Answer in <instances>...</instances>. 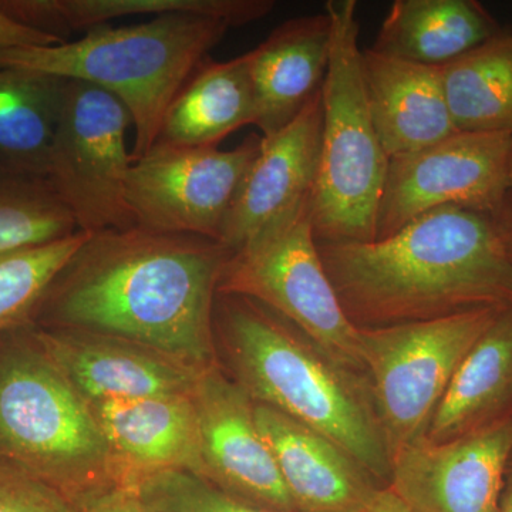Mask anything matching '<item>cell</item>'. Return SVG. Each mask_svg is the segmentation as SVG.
Returning <instances> with one entry per match:
<instances>
[{
  "label": "cell",
  "mask_w": 512,
  "mask_h": 512,
  "mask_svg": "<svg viewBox=\"0 0 512 512\" xmlns=\"http://www.w3.org/2000/svg\"><path fill=\"white\" fill-rule=\"evenodd\" d=\"M229 255L214 239L138 225L89 235L35 318L128 340L202 373L217 366L215 299Z\"/></svg>",
  "instance_id": "cell-1"
},
{
  "label": "cell",
  "mask_w": 512,
  "mask_h": 512,
  "mask_svg": "<svg viewBox=\"0 0 512 512\" xmlns=\"http://www.w3.org/2000/svg\"><path fill=\"white\" fill-rule=\"evenodd\" d=\"M318 248L356 328L512 309V264L490 215L443 207L390 237Z\"/></svg>",
  "instance_id": "cell-2"
},
{
  "label": "cell",
  "mask_w": 512,
  "mask_h": 512,
  "mask_svg": "<svg viewBox=\"0 0 512 512\" xmlns=\"http://www.w3.org/2000/svg\"><path fill=\"white\" fill-rule=\"evenodd\" d=\"M235 382L252 402L335 441L387 487L392 458L365 373L242 296L217 295L214 309Z\"/></svg>",
  "instance_id": "cell-3"
},
{
  "label": "cell",
  "mask_w": 512,
  "mask_h": 512,
  "mask_svg": "<svg viewBox=\"0 0 512 512\" xmlns=\"http://www.w3.org/2000/svg\"><path fill=\"white\" fill-rule=\"evenodd\" d=\"M229 29L212 16L170 13L138 25L100 26L74 42L3 50L0 69L77 80L116 97L133 124L134 163L157 143L168 107Z\"/></svg>",
  "instance_id": "cell-4"
},
{
  "label": "cell",
  "mask_w": 512,
  "mask_h": 512,
  "mask_svg": "<svg viewBox=\"0 0 512 512\" xmlns=\"http://www.w3.org/2000/svg\"><path fill=\"white\" fill-rule=\"evenodd\" d=\"M0 350V458L80 503L123 487V471L89 403L35 336Z\"/></svg>",
  "instance_id": "cell-5"
},
{
  "label": "cell",
  "mask_w": 512,
  "mask_h": 512,
  "mask_svg": "<svg viewBox=\"0 0 512 512\" xmlns=\"http://www.w3.org/2000/svg\"><path fill=\"white\" fill-rule=\"evenodd\" d=\"M330 55L322 90L318 180L311 202L320 242L376 239L377 210L389 158L363 87L356 0H328Z\"/></svg>",
  "instance_id": "cell-6"
},
{
  "label": "cell",
  "mask_w": 512,
  "mask_h": 512,
  "mask_svg": "<svg viewBox=\"0 0 512 512\" xmlns=\"http://www.w3.org/2000/svg\"><path fill=\"white\" fill-rule=\"evenodd\" d=\"M500 312L359 328L360 360L392 461L426 437L458 366Z\"/></svg>",
  "instance_id": "cell-7"
},
{
  "label": "cell",
  "mask_w": 512,
  "mask_h": 512,
  "mask_svg": "<svg viewBox=\"0 0 512 512\" xmlns=\"http://www.w3.org/2000/svg\"><path fill=\"white\" fill-rule=\"evenodd\" d=\"M217 293L261 303L340 363L365 373L359 328L343 311L320 258L311 208L231 252Z\"/></svg>",
  "instance_id": "cell-8"
},
{
  "label": "cell",
  "mask_w": 512,
  "mask_h": 512,
  "mask_svg": "<svg viewBox=\"0 0 512 512\" xmlns=\"http://www.w3.org/2000/svg\"><path fill=\"white\" fill-rule=\"evenodd\" d=\"M130 127V114L116 97L64 79L46 178L83 234L136 225L127 202Z\"/></svg>",
  "instance_id": "cell-9"
},
{
  "label": "cell",
  "mask_w": 512,
  "mask_h": 512,
  "mask_svg": "<svg viewBox=\"0 0 512 512\" xmlns=\"http://www.w3.org/2000/svg\"><path fill=\"white\" fill-rule=\"evenodd\" d=\"M511 158V134L493 133H454L423 150L389 158L376 239L443 207L493 217L510 200Z\"/></svg>",
  "instance_id": "cell-10"
},
{
  "label": "cell",
  "mask_w": 512,
  "mask_h": 512,
  "mask_svg": "<svg viewBox=\"0 0 512 512\" xmlns=\"http://www.w3.org/2000/svg\"><path fill=\"white\" fill-rule=\"evenodd\" d=\"M261 143V134L252 133L232 150L154 144L128 173L127 202L136 225L221 242Z\"/></svg>",
  "instance_id": "cell-11"
},
{
  "label": "cell",
  "mask_w": 512,
  "mask_h": 512,
  "mask_svg": "<svg viewBox=\"0 0 512 512\" xmlns=\"http://www.w3.org/2000/svg\"><path fill=\"white\" fill-rule=\"evenodd\" d=\"M512 456V417L397 454L389 485L416 512H498Z\"/></svg>",
  "instance_id": "cell-12"
},
{
  "label": "cell",
  "mask_w": 512,
  "mask_h": 512,
  "mask_svg": "<svg viewBox=\"0 0 512 512\" xmlns=\"http://www.w3.org/2000/svg\"><path fill=\"white\" fill-rule=\"evenodd\" d=\"M191 399L200 433L202 478L259 507L296 512L247 392L217 365L198 376Z\"/></svg>",
  "instance_id": "cell-13"
},
{
  "label": "cell",
  "mask_w": 512,
  "mask_h": 512,
  "mask_svg": "<svg viewBox=\"0 0 512 512\" xmlns=\"http://www.w3.org/2000/svg\"><path fill=\"white\" fill-rule=\"evenodd\" d=\"M320 90L288 126L262 136L222 232L221 244L229 251H238L311 208L322 137Z\"/></svg>",
  "instance_id": "cell-14"
},
{
  "label": "cell",
  "mask_w": 512,
  "mask_h": 512,
  "mask_svg": "<svg viewBox=\"0 0 512 512\" xmlns=\"http://www.w3.org/2000/svg\"><path fill=\"white\" fill-rule=\"evenodd\" d=\"M76 392L92 404L191 394L201 373L113 336L76 329L33 333Z\"/></svg>",
  "instance_id": "cell-15"
},
{
  "label": "cell",
  "mask_w": 512,
  "mask_h": 512,
  "mask_svg": "<svg viewBox=\"0 0 512 512\" xmlns=\"http://www.w3.org/2000/svg\"><path fill=\"white\" fill-rule=\"evenodd\" d=\"M255 420L296 512H360L384 487L318 431L256 403Z\"/></svg>",
  "instance_id": "cell-16"
},
{
  "label": "cell",
  "mask_w": 512,
  "mask_h": 512,
  "mask_svg": "<svg viewBox=\"0 0 512 512\" xmlns=\"http://www.w3.org/2000/svg\"><path fill=\"white\" fill-rule=\"evenodd\" d=\"M123 471V487L157 471L202 477L200 433L191 394L110 400L90 406Z\"/></svg>",
  "instance_id": "cell-17"
},
{
  "label": "cell",
  "mask_w": 512,
  "mask_h": 512,
  "mask_svg": "<svg viewBox=\"0 0 512 512\" xmlns=\"http://www.w3.org/2000/svg\"><path fill=\"white\" fill-rule=\"evenodd\" d=\"M363 87L387 158L433 146L458 133L451 120L441 67L362 50Z\"/></svg>",
  "instance_id": "cell-18"
},
{
  "label": "cell",
  "mask_w": 512,
  "mask_h": 512,
  "mask_svg": "<svg viewBox=\"0 0 512 512\" xmlns=\"http://www.w3.org/2000/svg\"><path fill=\"white\" fill-rule=\"evenodd\" d=\"M329 16H299L281 23L247 52L261 136L278 133L322 89L330 55Z\"/></svg>",
  "instance_id": "cell-19"
},
{
  "label": "cell",
  "mask_w": 512,
  "mask_h": 512,
  "mask_svg": "<svg viewBox=\"0 0 512 512\" xmlns=\"http://www.w3.org/2000/svg\"><path fill=\"white\" fill-rule=\"evenodd\" d=\"M507 30L476 0H394L370 49L444 67Z\"/></svg>",
  "instance_id": "cell-20"
},
{
  "label": "cell",
  "mask_w": 512,
  "mask_h": 512,
  "mask_svg": "<svg viewBox=\"0 0 512 512\" xmlns=\"http://www.w3.org/2000/svg\"><path fill=\"white\" fill-rule=\"evenodd\" d=\"M512 417V309L498 313L468 350L424 439H457Z\"/></svg>",
  "instance_id": "cell-21"
},
{
  "label": "cell",
  "mask_w": 512,
  "mask_h": 512,
  "mask_svg": "<svg viewBox=\"0 0 512 512\" xmlns=\"http://www.w3.org/2000/svg\"><path fill=\"white\" fill-rule=\"evenodd\" d=\"M254 123L255 96L247 53L225 62L208 59L168 107L157 143L218 147L234 131Z\"/></svg>",
  "instance_id": "cell-22"
},
{
  "label": "cell",
  "mask_w": 512,
  "mask_h": 512,
  "mask_svg": "<svg viewBox=\"0 0 512 512\" xmlns=\"http://www.w3.org/2000/svg\"><path fill=\"white\" fill-rule=\"evenodd\" d=\"M274 9V0H0V12L9 18L62 40L127 16L200 13L241 28Z\"/></svg>",
  "instance_id": "cell-23"
},
{
  "label": "cell",
  "mask_w": 512,
  "mask_h": 512,
  "mask_svg": "<svg viewBox=\"0 0 512 512\" xmlns=\"http://www.w3.org/2000/svg\"><path fill=\"white\" fill-rule=\"evenodd\" d=\"M64 79L0 69V164L46 177Z\"/></svg>",
  "instance_id": "cell-24"
},
{
  "label": "cell",
  "mask_w": 512,
  "mask_h": 512,
  "mask_svg": "<svg viewBox=\"0 0 512 512\" xmlns=\"http://www.w3.org/2000/svg\"><path fill=\"white\" fill-rule=\"evenodd\" d=\"M441 76L458 133L512 136L511 30L441 67Z\"/></svg>",
  "instance_id": "cell-25"
},
{
  "label": "cell",
  "mask_w": 512,
  "mask_h": 512,
  "mask_svg": "<svg viewBox=\"0 0 512 512\" xmlns=\"http://www.w3.org/2000/svg\"><path fill=\"white\" fill-rule=\"evenodd\" d=\"M76 222L46 177L0 164V251L77 234Z\"/></svg>",
  "instance_id": "cell-26"
},
{
  "label": "cell",
  "mask_w": 512,
  "mask_h": 512,
  "mask_svg": "<svg viewBox=\"0 0 512 512\" xmlns=\"http://www.w3.org/2000/svg\"><path fill=\"white\" fill-rule=\"evenodd\" d=\"M89 234L77 232L33 247L0 251V333L23 328L57 275Z\"/></svg>",
  "instance_id": "cell-27"
},
{
  "label": "cell",
  "mask_w": 512,
  "mask_h": 512,
  "mask_svg": "<svg viewBox=\"0 0 512 512\" xmlns=\"http://www.w3.org/2000/svg\"><path fill=\"white\" fill-rule=\"evenodd\" d=\"M127 488L150 512H276L225 493L190 471H157L137 477Z\"/></svg>",
  "instance_id": "cell-28"
},
{
  "label": "cell",
  "mask_w": 512,
  "mask_h": 512,
  "mask_svg": "<svg viewBox=\"0 0 512 512\" xmlns=\"http://www.w3.org/2000/svg\"><path fill=\"white\" fill-rule=\"evenodd\" d=\"M0 512H82L62 491L0 458Z\"/></svg>",
  "instance_id": "cell-29"
},
{
  "label": "cell",
  "mask_w": 512,
  "mask_h": 512,
  "mask_svg": "<svg viewBox=\"0 0 512 512\" xmlns=\"http://www.w3.org/2000/svg\"><path fill=\"white\" fill-rule=\"evenodd\" d=\"M77 505L82 512H150L133 490L124 487L89 495Z\"/></svg>",
  "instance_id": "cell-30"
},
{
  "label": "cell",
  "mask_w": 512,
  "mask_h": 512,
  "mask_svg": "<svg viewBox=\"0 0 512 512\" xmlns=\"http://www.w3.org/2000/svg\"><path fill=\"white\" fill-rule=\"evenodd\" d=\"M66 40L28 28L0 12V52L20 47L52 46Z\"/></svg>",
  "instance_id": "cell-31"
},
{
  "label": "cell",
  "mask_w": 512,
  "mask_h": 512,
  "mask_svg": "<svg viewBox=\"0 0 512 512\" xmlns=\"http://www.w3.org/2000/svg\"><path fill=\"white\" fill-rule=\"evenodd\" d=\"M360 512H416L399 497L392 488L382 487L373 500Z\"/></svg>",
  "instance_id": "cell-32"
},
{
  "label": "cell",
  "mask_w": 512,
  "mask_h": 512,
  "mask_svg": "<svg viewBox=\"0 0 512 512\" xmlns=\"http://www.w3.org/2000/svg\"><path fill=\"white\" fill-rule=\"evenodd\" d=\"M495 228H497L498 235H500L501 242L505 252H507L508 259L512 264V202L508 200L507 204L501 208L497 214L493 215Z\"/></svg>",
  "instance_id": "cell-33"
},
{
  "label": "cell",
  "mask_w": 512,
  "mask_h": 512,
  "mask_svg": "<svg viewBox=\"0 0 512 512\" xmlns=\"http://www.w3.org/2000/svg\"><path fill=\"white\" fill-rule=\"evenodd\" d=\"M498 512H512V456L508 461L507 471H505L503 493H501Z\"/></svg>",
  "instance_id": "cell-34"
},
{
  "label": "cell",
  "mask_w": 512,
  "mask_h": 512,
  "mask_svg": "<svg viewBox=\"0 0 512 512\" xmlns=\"http://www.w3.org/2000/svg\"><path fill=\"white\" fill-rule=\"evenodd\" d=\"M510 180H511L510 200H511V202H512V158H511V173H510Z\"/></svg>",
  "instance_id": "cell-35"
}]
</instances>
